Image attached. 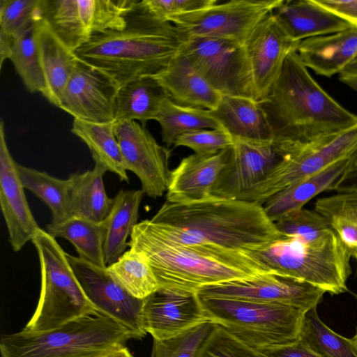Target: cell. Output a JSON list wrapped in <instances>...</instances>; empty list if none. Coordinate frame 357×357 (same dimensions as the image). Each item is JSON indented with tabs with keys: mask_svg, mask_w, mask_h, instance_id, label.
<instances>
[{
	"mask_svg": "<svg viewBox=\"0 0 357 357\" xmlns=\"http://www.w3.org/2000/svg\"><path fill=\"white\" fill-rule=\"evenodd\" d=\"M229 160L211 191V197L238 199L264 181L278 165L301 149L275 140L234 139Z\"/></svg>",
	"mask_w": 357,
	"mask_h": 357,
	"instance_id": "7c38bea8",
	"label": "cell"
},
{
	"mask_svg": "<svg viewBox=\"0 0 357 357\" xmlns=\"http://www.w3.org/2000/svg\"><path fill=\"white\" fill-rule=\"evenodd\" d=\"M296 52L302 63L317 75L340 74L357 55V28L305 39Z\"/></svg>",
	"mask_w": 357,
	"mask_h": 357,
	"instance_id": "cb8c5ba5",
	"label": "cell"
},
{
	"mask_svg": "<svg viewBox=\"0 0 357 357\" xmlns=\"http://www.w3.org/2000/svg\"><path fill=\"white\" fill-rule=\"evenodd\" d=\"M165 91L152 76H143L119 88L116 99L115 121H136L146 126L155 120Z\"/></svg>",
	"mask_w": 357,
	"mask_h": 357,
	"instance_id": "f1b7e54d",
	"label": "cell"
},
{
	"mask_svg": "<svg viewBox=\"0 0 357 357\" xmlns=\"http://www.w3.org/2000/svg\"><path fill=\"white\" fill-rule=\"evenodd\" d=\"M107 170L95 162L92 169L70 175L69 202L71 215L102 222L109 215L114 198L107 196L103 176Z\"/></svg>",
	"mask_w": 357,
	"mask_h": 357,
	"instance_id": "83f0119b",
	"label": "cell"
},
{
	"mask_svg": "<svg viewBox=\"0 0 357 357\" xmlns=\"http://www.w3.org/2000/svg\"><path fill=\"white\" fill-rule=\"evenodd\" d=\"M231 135L223 128L199 129L180 135L174 146H185L197 154H213L234 145Z\"/></svg>",
	"mask_w": 357,
	"mask_h": 357,
	"instance_id": "b9f144b4",
	"label": "cell"
},
{
	"mask_svg": "<svg viewBox=\"0 0 357 357\" xmlns=\"http://www.w3.org/2000/svg\"><path fill=\"white\" fill-rule=\"evenodd\" d=\"M36 26L15 39L9 59L27 91L42 93L45 82L40 62Z\"/></svg>",
	"mask_w": 357,
	"mask_h": 357,
	"instance_id": "8d00e7d4",
	"label": "cell"
},
{
	"mask_svg": "<svg viewBox=\"0 0 357 357\" xmlns=\"http://www.w3.org/2000/svg\"><path fill=\"white\" fill-rule=\"evenodd\" d=\"M272 14L287 36L298 42L354 27L314 0H282Z\"/></svg>",
	"mask_w": 357,
	"mask_h": 357,
	"instance_id": "603a6c76",
	"label": "cell"
},
{
	"mask_svg": "<svg viewBox=\"0 0 357 357\" xmlns=\"http://www.w3.org/2000/svg\"><path fill=\"white\" fill-rule=\"evenodd\" d=\"M114 130L126 169L139 178L145 195L154 199L162 196L171 176L169 149L136 121H114Z\"/></svg>",
	"mask_w": 357,
	"mask_h": 357,
	"instance_id": "9a60e30c",
	"label": "cell"
},
{
	"mask_svg": "<svg viewBox=\"0 0 357 357\" xmlns=\"http://www.w3.org/2000/svg\"><path fill=\"white\" fill-rule=\"evenodd\" d=\"M354 339L356 340V342H357V330H356V335L354 337Z\"/></svg>",
	"mask_w": 357,
	"mask_h": 357,
	"instance_id": "f5cc1de1",
	"label": "cell"
},
{
	"mask_svg": "<svg viewBox=\"0 0 357 357\" xmlns=\"http://www.w3.org/2000/svg\"><path fill=\"white\" fill-rule=\"evenodd\" d=\"M118 89L108 76L79 59L64 89L59 108L76 119L114 122Z\"/></svg>",
	"mask_w": 357,
	"mask_h": 357,
	"instance_id": "e0dca14e",
	"label": "cell"
},
{
	"mask_svg": "<svg viewBox=\"0 0 357 357\" xmlns=\"http://www.w3.org/2000/svg\"><path fill=\"white\" fill-rule=\"evenodd\" d=\"M301 339L322 357H357V342L343 337L319 318L317 308L305 313Z\"/></svg>",
	"mask_w": 357,
	"mask_h": 357,
	"instance_id": "d590c367",
	"label": "cell"
},
{
	"mask_svg": "<svg viewBox=\"0 0 357 357\" xmlns=\"http://www.w3.org/2000/svg\"><path fill=\"white\" fill-rule=\"evenodd\" d=\"M326 10L357 28V0H314Z\"/></svg>",
	"mask_w": 357,
	"mask_h": 357,
	"instance_id": "bcb514c9",
	"label": "cell"
},
{
	"mask_svg": "<svg viewBox=\"0 0 357 357\" xmlns=\"http://www.w3.org/2000/svg\"><path fill=\"white\" fill-rule=\"evenodd\" d=\"M326 292L304 280L275 271L202 288L200 297H221L317 308Z\"/></svg>",
	"mask_w": 357,
	"mask_h": 357,
	"instance_id": "5bb4252c",
	"label": "cell"
},
{
	"mask_svg": "<svg viewBox=\"0 0 357 357\" xmlns=\"http://www.w3.org/2000/svg\"><path fill=\"white\" fill-rule=\"evenodd\" d=\"M340 75H357V55L344 68Z\"/></svg>",
	"mask_w": 357,
	"mask_h": 357,
	"instance_id": "f907efd6",
	"label": "cell"
},
{
	"mask_svg": "<svg viewBox=\"0 0 357 357\" xmlns=\"http://www.w3.org/2000/svg\"><path fill=\"white\" fill-rule=\"evenodd\" d=\"M197 357L269 356L261 350L243 343L215 324L203 344Z\"/></svg>",
	"mask_w": 357,
	"mask_h": 357,
	"instance_id": "60d3db41",
	"label": "cell"
},
{
	"mask_svg": "<svg viewBox=\"0 0 357 357\" xmlns=\"http://www.w3.org/2000/svg\"><path fill=\"white\" fill-rule=\"evenodd\" d=\"M151 76L168 98L181 106L213 110L222 96L179 52L164 68Z\"/></svg>",
	"mask_w": 357,
	"mask_h": 357,
	"instance_id": "7402d4cb",
	"label": "cell"
},
{
	"mask_svg": "<svg viewBox=\"0 0 357 357\" xmlns=\"http://www.w3.org/2000/svg\"><path fill=\"white\" fill-rule=\"evenodd\" d=\"M357 147V123L340 134L307 146L284 160L264 181L238 199L263 205L273 195L347 158Z\"/></svg>",
	"mask_w": 357,
	"mask_h": 357,
	"instance_id": "4fadbf2b",
	"label": "cell"
},
{
	"mask_svg": "<svg viewBox=\"0 0 357 357\" xmlns=\"http://www.w3.org/2000/svg\"><path fill=\"white\" fill-rule=\"evenodd\" d=\"M93 357H134L124 344L114 347Z\"/></svg>",
	"mask_w": 357,
	"mask_h": 357,
	"instance_id": "681fc988",
	"label": "cell"
},
{
	"mask_svg": "<svg viewBox=\"0 0 357 357\" xmlns=\"http://www.w3.org/2000/svg\"><path fill=\"white\" fill-rule=\"evenodd\" d=\"M24 186L0 125V205L13 250L18 252L40 229L29 206Z\"/></svg>",
	"mask_w": 357,
	"mask_h": 357,
	"instance_id": "d6986e66",
	"label": "cell"
},
{
	"mask_svg": "<svg viewBox=\"0 0 357 357\" xmlns=\"http://www.w3.org/2000/svg\"><path fill=\"white\" fill-rule=\"evenodd\" d=\"M146 8L157 17H167L195 12L213 6L217 0H143Z\"/></svg>",
	"mask_w": 357,
	"mask_h": 357,
	"instance_id": "ee69618b",
	"label": "cell"
},
{
	"mask_svg": "<svg viewBox=\"0 0 357 357\" xmlns=\"http://www.w3.org/2000/svg\"><path fill=\"white\" fill-rule=\"evenodd\" d=\"M68 260L89 300L100 314L123 325L138 340L147 334L144 328L145 299L130 295L102 268L66 253Z\"/></svg>",
	"mask_w": 357,
	"mask_h": 357,
	"instance_id": "2e32d148",
	"label": "cell"
},
{
	"mask_svg": "<svg viewBox=\"0 0 357 357\" xmlns=\"http://www.w3.org/2000/svg\"><path fill=\"white\" fill-rule=\"evenodd\" d=\"M144 193L142 190H121L114 198L105 219L104 252L107 266L116 261L128 246L127 238L138 223L139 209Z\"/></svg>",
	"mask_w": 357,
	"mask_h": 357,
	"instance_id": "f546056e",
	"label": "cell"
},
{
	"mask_svg": "<svg viewBox=\"0 0 357 357\" xmlns=\"http://www.w3.org/2000/svg\"><path fill=\"white\" fill-rule=\"evenodd\" d=\"M181 43L174 26L155 16L142 0L129 11L122 29L96 35L75 54L119 88L160 71L177 54Z\"/></svg>",
	"mask_w": 357,
	"mask_h": 357,
	"instance_id": "277c9868",
	"label": "cell"
},
{
	"mask_svg": "<svg viewBox=\"0 0 357 357\" xmlns=\"http://www.w3.org/2000/svg\"><path fill=\"white\" fill-rule=\"evenodd\" d=\"M215 325L208 321L174 337L153 340L152 357H197Z\"/></svg>",
	"mask_w": 357,
	"mask_h": 357,
	"instance_id": "ab89813d",
	"label": "cell"
},
{
	"mask_svg": "<svg viewBox=\"0 0 357 357\" xmlns=\"http://www.w3.org/2000/svg\"><path fill=\"white\" fill-rule=\"evenodd\" d=\"M347 160V158L337 160L271 196L262 205L266 216L275 222L287 214L302 208L307 202L319 193L331 190L343 173Z\"/></svg>",
	"mask_w": 357,
	"mask_h": 357,
	"instance_id": "4316f807",
	"label": "cell"
},
{
	"mask_svg": "<svg viewBox=\"0 0 357 357\" xmlns=\"http://www.w3.org/2000/svg\"><path fill=\"white\" fill-rule=\"evenodd\" d=\"M273 139L303 149L357 123V115L340 105L314 79L296 50L287 56L267 96L258 101Z\"/></svg>",
	"mask_w": 357,
	"mask_h": 357,
	"instance_id": "7a4b0ae2",
	"label": "cell"
},
{
	"mask_svg": "<svg viewBox=\"0 0 357 357\" xmlns=\"http://www.w3.org/2000/svg\"><path fill=\"white\" fill-rule=\"evenodd\" d=\"M212 115L234 139L268 142L272 130L259 102L248 98L222 96Z\"/></svg>",
	"mask_w": 357,
	"mask_h": 357,
	"instance_id": "484cf974",
	"label": "cell"
},
{
	"mask_svg": "<svg viewBox=\"0 0 357 357\" xmlns=\"http://www.w3.org/2000/svg\"><path fill=\"white\" fill-rule=\"evenodd\" d=\"M43 0H1L0 33L15 40L43 20Z\"/></svg>",
	"mask_w": 357,
	"mask_h": 357,
	"instance_id": "f35d334b",
	"label": "cell"
},
{
	"mask_svg": "<svg viewBox=\"0 0 357 357\" xmlns=\"http://www.w3.org/2000/svg\"><path fill=\"white\" fill-rule=\"evenodd\" d=\"M178 52L222 96L257 100L250 66L244 45L207 37L183 38Z\"/></svg>",
	"mask_w": 357,
	"mask_h": 357,
	"instance_id": "30bf717a",
	"label": "cell"
},
{
	"mask_svg": "<svg viewBox=\"0 0 357 357\" xmlns=\"http://www.w3.org/2000/svg\"><path fill=\"white\" fill-rule=\"evenodd\" d=\"M199 298L211 322L254 348L284 346L301 338L307 312L301 309L228 298Z\"/></svg>",
	"mask_w": 357,
	"mask_h": 357,
	"instance_id": "52a82bcc",
	"label": "cell"
},
{
	"mask_svg": "<svg viewBox=\"0 0 357 357\" xmlns=\"http://www.w3.org/2000/svg\"><path fill=\"white\" fill-rule=\"evenodd\" d=\"M130 340H138L131 330L102 315H92L60 327L40 332L4 335L1 357H93Z\"/></svg>",
	"mask_w": 357,
	"mask_h": 357,
	"instance_id": "5b68a950",
	"label": "cell"
},
{
	"mask_svg": "<svg viewBox=\"0 0 357 357\" xmlns=\"http://www.w3.org/2000/svg\"><path fill=\"white\" fill-rule=\"evenodd\" d=\"M331 190L335 192L357 191V147L347 158L346 167Z\"/></svg>",
	"mask_w": 357,
	"mask_h": 357,
	"instance_id": "7dc6e473",
	"label": "cell"
},
{
	"mask_svg": "<svg viewBox=\"0 0 357 357\" xmlns=\"http://www.w3.org/2000/svg\"><path fill=\"white\" fill-rule=\"evenodd\" d=\"M314 210L326 219L340 217L357 222V191L336 192L318 199Z\"/></svg>",
	"mask_w": 357,
	"mask_h": 357,
	"instance_id": "7bdbcfd3",
	"label": "cell"
},
{
	"mask_svg": "<svg viewBox=\"0 0 357 357\" xmlns=\"http://www.w3.org/2000/svg\"><path fill=\"white\" fill-rule=\"evenodd\" d=\"M158 231L183 245L213 244L251 252L282 238L261 205L211 197L190 204L167 201L151 219Z\"/></svg>",
	"mask_w": 357,
	"mask_h": 357,
	"instance_id": "3957f363",
	"label": "cell"
},
{
	"mask_svg": "<svg viewBox=\"0 0 357 357\" xmlns=\"http://www.w3.org/2000/svg\"><path fill=\"white\" fill-rule=\"evenodd\" d=\"M210 321L197 294L158 290L144 300L143 323L153 340H164Z\"/></svg>",
	"mask_w": 357,
	"mask_h": 357,
	"instance_id": "ffe728a7",
	"label": "cell"
},
{
	"mask_svg": "<svg viewBox=\"0 0 357 357\" xmlns=\"http://www.w3.org/2000/svg\"><path fill=\"white\" fill-rule=\"evenodd\" d=\"M114 126V122L98 123L74 119L71 132L86 144L94 162L100 163L121 181L128 183Z\"/></svg>",
	"mask_w": 357,
	"mask_h": 357,
	"instance_id": "1f68e13d",
	"label": "cell"
},
{
	"mask_svg": "<svg viewBox=\"0 0 357 357\" xmlns=\"http://www.w3.org/2000/svg\"><path fill=\"white\" fill-rule=\"evenodd\" d=\"M251 253L271 271L307 282L326 293L338 295L348 290L351 257L334 231L310 243L282 236Z\"/></svg>",
	"mask_w": 357,
	"mask_h": 357,
	"instance_id": "ba28073f",
	"label": "cell"
},
{
	"mask_svg": "<svg viewBox=\"0 0 357 357\" xmlns=\"http://www.w3.org/2000/svg\"><path fill=\"white\" fill-rule=\"evenodd\" d=\"M340 80L357 91V75H340Z\"/></svg>",
	"mask_w": 357,
	"mask_h": 357,
	"instance_id": "816d5d0a",
	"label": "cell"
},
{
	"mask_svg": "<svg viewBox=\"0 0 357 357\" xmlns=\"http://www.w3.org/2000/svg\"><path fill=\"white\" fill-rule=\"evenodd\" d=\"M32 242L40 261L41 289L36 308L22 329L45 331L78 319L100 314L86 296L66 253L55 238L40 229Z\"/></svg>",
	"mask_w": 357,
	"mask_h": 357,
	"instance_id": "8992f818",
	"label": "cell"
},
{
	"mask_svg": "<svg viewBox=\"0 0 357 357\" xmlns=\"http://www.w3.org/2000/svg\"><path fill=\"white\" fill-rule=\"evenodd\" d=\"M137 0H43V20L71 51L97 34L121 30Z\"/></svg>",
	"mask_w": 357,
	"mask_h": 357,
	"instance_id": "9c48e42d",
	"label": "cell"
},
{
	"mask_svg": "<svg viewBox=\"0 0 357 357\" xmlns=\"http://www.w3.org/2000/svg\"><path fill=\"white\" fill-rule=\"evenodd\" d=\"M259 349L269 357H322L310 349L301 338L290 344Z\"/></svg>",
	"mask_w": 357,
	"mask_h": 357,
	"instance_id": "c3c4849f",
	"label": "cell"
},
{
	"mask_svg": "<svg viewBox=\"0 0 357 357\" xmlns=\"http://www.w3.org/2000/svg\"><path fill=\"white\" fill-rule=\"evenodd\" d=\"M47 231L54 238L69 241L82 260L102 268H107L104 252L105 220L96 222L73 216L61 223L47 225Z\"/></svg>",
	"mask_w": 357,
	"mask_h": 357,
	"instance_id": "4dcf8cb0",
	"label": "cell"
},
{
	"mask_svg": "<svg viewBox=\"0 0 357 357\" xmlns=\"http://www.w3.org/2000/svg\"><path fill=\"white\" fill-rule=\"evenodd\" d=\"M112 278L132 296L145 299L159 289L156 276L147 257L130 249L107 266Z\"/></svg>",
	"mask_w": 357,
	"mask_h": 357,
	"instance_id": "d6a6232c",
	"label": "cell"
},
{
	"mask_svg": "<svg viewBox=\"0 0 357 357\" xmlns=\"http://www.w3.org/2000/svg\"><path fill=\"white\" fill-rule=\"evenodd\" d=\"M282 0H231L195 12L171 15L166 20L175 27L181 40L207 37L244 43L256 26Z\"/></svg>",
	"mask_w": 357,
	"mask_h": 357,
	"instance_id": "8fae6325",
	"label": "cell"
},
{
	"mask_svg": "<svg viewBox=\"0 0 357 357\" xmlns=\"http://www.w3.org/2000/svg\"><path fill=\"white\" fill-rule=\"evenodd\" d=\"M300 42L291 40L272 13L262 20L243 43L250 66L257 101L265 98L288 54Z\"/></svg>",
	"mask_w": 357,
	"mask_h": 357,
	"instance_id": "ac0fdd59",
	"label": "cell"
},
{
	"mask_svg": "<svg viewBox=\"0 0 357 357\" xmlns=\"http://www.w3.org/2000/svg\"><path fill=\"white\" fill-rule=\"evenodd\" d=\"M327 220L349 256L357 259V222L340 217Z\"/></svg>",
	"mask_w": 357,
	"mask_h": 357,
	"instance_id": "f6af8a7d",
	"label": "cell"
},
{
	"mask_svg": "<svg viewBox=\"0 0 357 357\" xmlns=\"http://www.w3.org/2000/svg\"><path fill=\"white\" fill-rule=\"evenodd\" d=\"M36 36L45 82L42 94L50 102L59 107L64 89L79 59L56 36L43 20L36 26Z\"/></svg>",
	"mask_w": 357,
	"mask_h": 357,
	"instance_id": "d4e9b609",
	"label": "cell"
},
{
	"mask_svg": "<svg viewBox=\"0 0 357 357\" xmlns=\"http://www.w3.org/2000/svg\"><path fill=\"white\" fill-rule=\"evenodd\" d=\"M161 128L162 142L169 148L181 135L199 130L222 128L210 110L181 106L166 98L155 118Z\"/></svg>",
	"mask_w": 357,
	"mask_h": 357,
	"instance_id": "836d02e7",
	"label": "cell"
},
{
	"mask_svg": "<svg viewBox=\"0 0 357 357\" xmlns=\"http://www.w3.org/2000/svg\"><path fill=\"white\" fill-rule=\"evenodd\" d=\"M231 147L213 154L193 153L183 158L171 172L166 201L190 204L211 197L213 187L229 160Z\"/></svg>",
	"mask_w": 357,
	"mask_h": 357,
	"instance_id": "44dd1931",
	"label": "cell"
},
{
	"mask_svg": "<svg viewBox=\"0 0 357 357\" xmlns=\"http://www.w3.org/2000/svg\"><path fill=\"white\" fill-rule=\"evenodd\" d=\"M17 169L24 188L42 199L51 210V223L59 224L72 217L68 179H59L18 163Z\"/></svg>",
	"mask_w": 357,
	"mask_h": 357,
	"instance_id": "e575fe53",
	"label": "cell"
},
{
	"mask_svg": "<svg viewBox=\"0 0 357 357\" xmlns=\"http://www.w3.org/2000/svg\"><path fill=\"white\" fill-rule=\"evenodd\" d=\"M275 223L282 236L312 242L333 231L328 220L317 211L300 208L292 211Z\"/></svg>",
	"mask_w": 357,
	"mask_h": 357,
	"instance_id": "74e56055",
	"label": "cell"
},
{
	"mask_svg": "<svg viewBox=\"0 0 357 357\" xmlns=\"http://www.w3.org/2000/svg\"><path fill=\"white\" fill-rule=\"evenodd\" d=\"M128 246L147 257L158 290L178 295H195L206 286L273 271L251 252L176 243L159 232L151 220L135 225Z\"/></svg>",
	"mask_w": 357,
	"mask_h": 357,
	"instance_id": "6da1fadb",
	"label": "cell"
}]
</instances>
